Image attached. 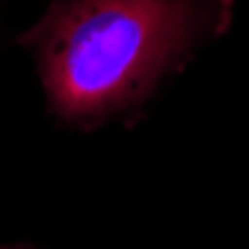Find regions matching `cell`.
I'll list each match as a JSON object with an SVG mask.
<instances>
[{
	"instance_id": "6da1fadb",
	"label": "cell",
	"mask_w": 249,
	"mask_h": 249,
	"mask_svg": "<svg viewBox=\"0 0 249 249\" xmlns=\"http://www.w3.org/2000/svg\"><path fill=\"white\" fill-rule=\"evenodd\" d=\"M229 15L231 0H53L27 42L48 107L98 124L151 98Z\"/></svg>"
}]
</instances>
